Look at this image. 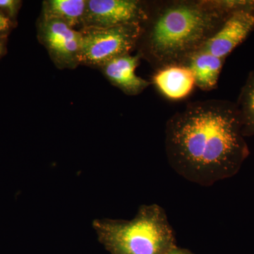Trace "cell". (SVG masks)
<instances>
[{"instance_id": "cell-4", "label": "cell", "mask_w": 254, "mask_h": 254, "mask_svg": "<svg viewBox=\"0 0 254 254\" xmlns=\"http://www.w3.org/2000/svg\"><path fill=\"white\" fill-rule=\"evenodd\" d=\"M141 25L108 28H81L80 65L99 68L110 60L136 49Z\"/></svg>"}, {"instance_id": "cell-6", "label": "cell", "mask_w": 254, "mask_h": 254, "mask_svg": "<svg viewBox=\"0 0 254 254\" xmlns=\"http://www.w3.org/2000/svg\"><path fill=\"white\" fill-rule=\"evenodd\" d=\"M38 38L48 51L50 59L60 69H73L79 66L81 33L66 23L55 19L40 17Z\"/></svg>"}, {"instance_id": "cell-2", "label": "cell", "mask_w": 254, "mask_h": 254, "mask_svg": "<svg viewBox=\"0 0 254 254\" xmlns=\"http://www.w3.org/2000/svg\"><path fill=\"white\" fill-rule=\"evenodd\" d=\"M252 0H170L149 2L137 55L158 70L182 64L202 49L237 10Z\"/></svg>"}, {"instance_id": "cell-9", "label": "cell", "mask_w": 254, "mask_h": 254, "mask_svg": "<svg viewBox=\"0 0 254 254\" xmlns=\"http://www.w3.org/2000/svg\"><path fill=\"white\" fill-rule=\"evenodd\" d=\"M152 83L165 98L171 100L185 99L195 86L190 68L183 64H173L156 70Z\"/></svg>"}, {"instance_id": "cell-5", "label": "cell", "mask_w": 254, "mask_h": 254, "mask_svg": "<svg viewBox=\"0 0 254 254\" xmlns=\"http://www.w3.org/2000/svg\"><path fill=\"white\" fill-rule=\"evenodd\" d=\"M148 11L149 1L87 0L81 28H108L131 24L141 26L148 18Z\"/></svg>"}, {"instance_id": "cell-10", "label": "cell", "mask_w": 254, "mask_h": 254, "mask_svg": "<svg viewBox=\"0 0 254 254\" xmlns=\"http://www.w3.org/2000/svg\"><path fill=\"white\" fill-rule=\"evenodd\" d=\"M225 61V60L200 50L190 55L182 64L190 68L193 73L195 86L202 91H209L218 86Z\"/></svg>"}, {"instance_id": "cell-15", "label": "cell", "mask_w": 254, "mask_h": 254, "mask_svg": "<svg viewBox=\"0 0 254 254\" xmlns=\"http://www.w3.org/2000/svg\"><path fill=\"white\" fill-rule=\"evenodd\" d=\"M163 254H192L188 250H182V249H179L177 247L172 249L171 250L168 251V252H165Z\"/></svg>"}, {"instance_id": "cell-3", "label": "cell", "mask_w": 254, "mask_h": 254, "mask_svg": "<svg viewBox=\"0 0 254 254\" xmlns=\"http://www.w3.org/2000/svg\"><path fill=\"white\" fill-rule=\"evenodd\" d=\"M93 225L113 254H163L177 247L166 212L158 204L141 205L131 220L102 219Z\"/></svg>"}, {"instance_id": "cell-12", "label": "cell", "mask_w": 254, "mask_h": 254, "mask_svg": "<svg viewBox=\"0 0 254 254\" xmlns=\"http://www.w3.org/2000/svg\"><path fill=\"white\" fill-rule=\"evenodd\" d=\"M245 137L254 136V69L249 74L235 103Z\"/></svg>"}, {"instance_id": "cell-13", "label": "cell", "mask_w": 254, "mask_h": 254, "mask_svg": "<svg viewBox=\"0 0 254 254\" xmlns=\"http://www.w3.org/2000/svg\"><path fill=\"white\" fill-rule=\"evenodd\" d=\"M21 3L19 0H0V9L6 11L10 19H14L21 8Z\"/></svg>"}, {"instance_id": "cell-16", "label": "cell", "mask_w": 254, "mask_h": 254, "mask_svg": "<svg viewBox=\"0 0 254 254\" xmlns=\"http://www.w3.org/2000/svg\"><path fill=\"white\" fill-rule=\"evenodd\" d=\"M5 50H6V43L4 38H1L0 39V57L4 55Z\"/></svg>"}, {"instance_id": "cell-7", "label": "cell", "mask_w": 254, "mask_h": 254, "mask_svg": "<svg viewBox=\"0 0 254 254\" xmlns=\"http://www.w3.org/2000/svg\"><path fill=\"white\" fill-rule=\"evenodd\" d=\"M254 29V0H252L250 5L230 15L200 50L226 60L232 52L248 38Z\"/></svg>"}, {"instance_id": "cell-1", "label": "cell", "mask_w": 254, "mask_h": 254, "mask_svg": "<svg viewBox=\"0 0 254 254\" xmlns=\"http://www.w3.org/2000/svg\"><path fill=\"white\" fill-rule=\"evenodd\" d=\"M235 103L210 99L189 103L165 125L168 163L187 181L202 187L236 175L250 148Z\"/></svg>"}, {"instance_id": "cell-11", "label": "cell", "mask_w": 254, "mask_h": 254, "mask_svg": "<svg viewBox=\"0 0 254 254\" xmlns=\"http://www.w3.org/2000/svg\"><path fill=\"white\" fill-rule=\"evenodd\" d=\"M87 0H46L43 2L41 17L55 18L69 27H81Z\"/></svg>"}, {"instance_id": "cell-8", "label": "cell", "mask_w": 254, "mask_h": 254, "mask_svg": "<svg viewBox=\"0 0 254 254\" xmlns=\"http://www.w3.org/2000/svg\"><path fill=\"white\" fill-rule=\"evenodd\" d=\"M140 60L138 55H125L104 64L99 69L112 85L125 94L133 96L141 94L151 84L136 73Z\"/></svg>"}, {"instance_id": "cell-14", "label": "cell", "mask_w": 254, "mask_h": 254, "mask_svg": "<svg viewBox=\"0 0 254 254\" xmlns=\"http://www.w3.org/2000/svg\"><path fill=\"white\" fill-rule=\"evenodd\" d=\"M13 23L8 16L0 12V35L4 34L12 27Z\"/></svg>"}]
</instances>
